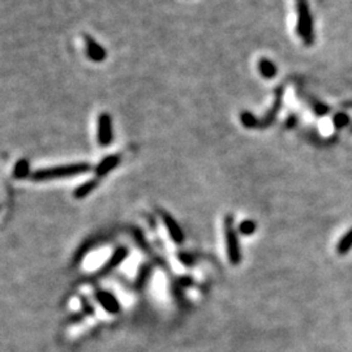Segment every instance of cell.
<instances>
[{
  "label": "cell",
  "mask_w": 352,
  "mask_h": 352,
  "mask_svg": "<svg viewBox=\"0 0 352 352\" xmlns=\"http://www.w3.org/2000/svg\"><path fill=\"white\" fill-rule=\"evenodd\" d=\"M92 169L88 163H73L67 164V166H56L50 167V169L37 170L30 175V178L34 181H45L51 180L56 178H64V176H73V175H80L84 172H88Z\"/></svg>",
  "instance_id": "1"
},
{
  "label": "cell",
  "mask_w": 352,
  "mask_h": 352,
  "mask_svg": "<svg viewBox=\"0 0 352 352\" xmlns=\"http://www.w3.org/2000/svg\"><path fill=\"white\" fill-rule=\"evenodd\" d=\"M298 2V33L306 45L313 42V28L312 17H310L308 0H296Z\"/></svg>",
  "instance_id": "2"
},
{
  "label": "cell",
  "mask_w": 352,
  "mask_h": 352,
  "mask_svg": "<svg viewBox=\"0 0 352 352\" xmlns=\"http://www.w3.org/2000/svg\"><path fill=\"white\" fill-rule=\"evenodd\" d=\"M112 141V124L109 114H100L98 119V142L102 146L110 145Z\"/></svg>",
  "instance_id": "3"
},
{
  "label": "cell",
  "mask_w": 352,
  "mask_h": 352,
  "mask_svg": "<svg viewBox=\"0 0 352 352\" xmlns=\"http://www.w3.org/2000/svg\"><path fill=\"white\" fill-rule=\"evenodd\" d=\"M97 300L99 301V304L103 306V309L107 310L111 315H115L120 310V304L117 301V299L115 298L112 294L106 291H98L97 292Z\"/></svg>",
  "instance_id": "4"
},
{
  "label": "cell",
  "mask_w": 352,
  "mask_h": 352,
  "mask_svg": "<svg viewBox=\"0 0 352 352\" xmlns=\"http://www.w3.org/2000/svg\"><path fill=\"white\" fill-rule=\"evenodd\" d=\"M84 40H85L88 56H89L93 61H103L105 59H106V51H105L92 37L85 34L84 35Z\"/></svg>",
  "instance_id": "5"
},
{
  "label": "cell",
  "mask_w": 352,
  "mask_h": 352,
  "mask_svg": "<svg viewBox=\"0 0 352 352\" xmlns=\"http://www.w3.org/2000/svg\"><path fill=\"white\" fill-rule=\"evenodd\" d=\"M127 256H128V251H127L124 246L117 248L116 251L112 253V256L110 257V260L106 262V265L102 267V270H100V274H106V273L111 272L112 269H115V267L119 266V265H120V263L123 262L124 260H126Z\"/></svg>",
  "instance_id": "6"
},
{
  "label": "cell",
  "mask_w": 352,
  "mask_h": 352,
  "mask_svg": "<svg viewBox=\"0 0 352 352\" xmlns=\"http://www.w3.org/2000/svg\"><path fill=\"white\" fill-rule=\"evenodd\" d=\"M119 163H120V155H110V157H106L103 160H100V163L95 169V174H97V176H105L111 170H114Z\"/></svg>",
  "instance_id": "7"
},
{
  "label": "cell",
  "mask_w": 352,
  "mask_h": 352,
  "mask_svg": "<svg viewBox=\"0 0 352 352\" xmlns=\"http://www.w3.org/2000/svg\"><path fill=\"white\" fill-rule=\"evenodd\" d=\"M226 231H227V241H229V255L232 262H238L239 261V251L238 245H236V238L234 235V229L231 226V221L227 219L226 223Z\"/></svg>",
  "instance_id": "8"
},
{
  "label": "cell",
  "mask_w": 352,
  "mask_h": 352,
  "mask_svg": "<svg viewBox=\"0 0 352 352\" xmlns=\"http://www.w3.org/2000/svg\"><path fill=\"white\" fill-rule=\"evenodd\" d=\"M163 221H164V224H166L167 230H169V234L171 235L172 240L178 244L181 243L184 236H183V231H181V229L179 227V224L167 214H163Z\"/></svg>",
  "instance_id": "9"
},
{
  "label": "cell",
  "mask_w": 352,
  "mask_h": 352,
  "mask_svg": "<svg viewBox=\"0 0 352 352\" xmlns=\"http://www.w3.org/2000/svg\"><path fill=\"white\" fill-rule=\"evenodd\" d=\"M98 185V181L97 180H90V181H86V183L81 184L80 187H77L76 188V191L73 192V196H75L76 198H84L86 197V196H89L90 193L94 191L95 188H97Z\"/></svg>",
  "instance_id": "10"
},
{
  "label": "cell",
  "mask_w": 352,
  "mask_h": 352,
  "mask_svg": "<svg viewBox=\"0 0 352 352\" xmlns=\"http://www.w3.org/2000/svg\"><path fill=\"white\" fill-rule=\"evenodd\" d=\"M30 172V166H29V162L26 159L18 160L13 170V176L16 179H24L26 178Z\"/></svg>",
  "instance_id": "11"
},
{
  "label": "cell",
  "mask_w": 352,
  "mask_h": 352,
  "mask_svg": "<svg viewBox=\"0 0 352 352\" xmlns=\"http://www.w3.org/2000/svg\"><path fill=\"white\" fill-rule=\"evenodd\" d=\"M258 68H260L261 75L266 78L274 77L275 73H277V69L273 66L272 61L266 60V59H261L260 63H258Z\"/></svg>",
  "instance_id": "12"
},
{
  "label": "cell",
  "mask_w": 352,
  "mask_h": 352,
  "mask_svg": "<svg viewBox=\"0 0 352 352\" xmlns=\"http://www.w3.org/2000/svg\"><path fill=\"white\" fill-rule=\"evenodd\" d=\"M351 246H352V230L341 240V244H339V246H338V252L341 253V255H343V253L346 252V251H348Z\"/></svg>",
  "instance_id": "13"
},
{
  "label": "cell",
  "mask_w": 352,
  "mask_h": 352,
  "mask_svg": "<svg viewBox=\"0 0 352 352\" xmlns=\"http://www.w3.org/2000/svg\"><path fill=\"white\" fill-rule=\"evenodd\" d=\"M348 123V116H346V115H343V114H339L338 116H335V119H334V124L337 127H343V126H346V124Z\"/></svg>",
  "instance_id": "14"
},
{
  "label": "cell",
  "mask_w": 352,
  "mask_h": 352,
  "mask_svg": "<svg viewBox=\"0 0 352 352\" xmlns=\"http://www.w3.org/2000/svg\"><path fill=\"white\" fill-rule=\"evenodd\" d=\"M253 229H255V226H253L252 222H244V223L241 224V231H243L244 234H249Z\"/></svg>",
  "instance_id": "15"
}]
</instances>
